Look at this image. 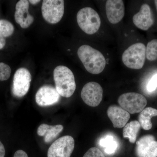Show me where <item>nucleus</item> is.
I'll return each mask as SVG.
<instances>
[{"mask_svg":"<svg viewBox=\"0 0 157 157\" xmlns=\"http://www.w3.org/2000/svg\"><path fill=\"white\" fill-rule=\"evenodd\" d=\"M77 54L89 73L98 74L104 70L106 66V59L99 51L89 45H84L78 48Z\"/></svg>","mask_w":157,"mask_h":157,"instance_id":"obj_1","label":"nucleus"},{"mask_svg":"<svg viewBox=\"0 0 157 157\" xmlns=\"http://www.w3.org/2000/svg\"><path fill=\"white\" fill-rule=\"evenodd\" d=\"M56 89L64 98L71 97L76 89L75 77L72 71L64 66H59L53 71Z\"/></svg>","mask_w":157,"mask_h":157,"instance_id":"obj_2","label":"nucleus"},{"mask_svg":"<svg viewBox=\"0 0 157 157\" xmlns=\"http://www.w3.org/2000/svg\"><path fill=\"white\" fill-rule=\"evenodd\" d=\"M146 57V47L142 43L129 46L123 53L122 59L127 67L140 70L143 67Z\"/></svg>","mask_w":157,"mask_h":157,"instance_id":"obj_3","label":"nucleus"},{"mask_svg":"<svg viewBox=\"0 0 157 157\" xmlns=\"http://www.w3.org/2000/svg\"><path fill=\"white\" fill-rule=\"evenodd\" d=\"M76 19L80 28L88 35L95 33L101 27L100 16L95 10L90 7L80 9L76 15Z\"/></svg>","mask_w":157,"mask_h":157,"instance_id":"obj_4","label":"nucleus"},{"mask_svg":"<svg viewBox=\"0 0 157 157\" xmlns=\"http://www.w3.org/2000/svg\"><path fill=\"white\" fill-rule=\"evenodd\" d=\"M118 103L129 113L135 114L142 111L146 107L147 101L142 95L137 93H125L120 96Z\"/></svg>","mask_w":157,"mask_h":157,"instance_id":"obj_5","label":"nucleus"},{"mask_svg":"<svg viewBox=\"0 0 157 157\" xmlns=\"http://www.w3.org/2000/svg\"><path fill=\"white\" fill-rule=\"evenodd\" d=\"M42 13L44 19L51 24L60 21L64 13V1L63 0H44Z\"/></svg>","mask_w":157,"mask_h":157,"instance_id":"obj_6","label":"nucleus"},{"mask_svg":"<svg viewBox=\"0 0 157 157\" xmlns=\"http://www.w3.org/2000/svg\"><path fill=\"white\" fill-rule=\"evenodd\" d=\"M75 141L70 135H66L55 141L48 148V157H70L74 150Z\"/></svg>","mask_w":157,"mask_h":157,"instance_id":"obj_7","label":"nucleus"},{"mask_svg":"<svg viewBox=\"0 0 157 157\" xmlns=\"http://www.w3.org/2000/svg\"><path fill=\"white\" fill-rule=\"evenodd\" d=\"M32 76L25 68H21L16 71L13 78L12 93L15 97L22 98L28 92L30 87Z\"/></svg>","mask_w":157,"mask_h":157,"instance_id":"obj_8","label":"nucleus"},{"mask_svg":"<svg viewBox=\"0 0 157 157\" xmlns=\"http://www.w3.org/2000/svg\"><path fill=\"white\" fill-rule=\"evenodd\" d=\"M103 90L100 84L91 82L85 85L81 92L82 101L88 106L96 107L103 99Z\"/></svg>","mask_w":157,"mask_h":157,"instance_id":"obj_9","label":"nucleus"},{"mask_svg":"<svg viewBox=\"0 0 157 157\" xmlns=\"http://www.w3.org/2000/svg\"><path fill=\"white\" fill-rule=\"evenodd\" d=\"M135 152L137 157H157V141L153 135H146L136 142Z\"/></svg>","mask_w":157,"mask_h":157,"instance_id":"obj_10","label":"nucleus"},{"mask_svg":"<svg viewBox=\"0 0 157 157\" xmlns=\"http://www.w3.org/2000/svg\"><path fill=\"white\" fill-rule=\"evenodd\" d=\"M60 95L56 90L51 86L45 85L40 88L36 95L37 104L41 107H47L57 104Z\"/></svg>","mask_w":157,"mask_h":157,"instance_id":"obj_11","label":"nucleus"},{"mask_svg":"<svg viewBox=\"0 0 157 157\" xmlns=\"http://www.w3.org/2000/svg\"><path fill=\"white\" fill-rule=\"evenodd\" d=\"M105 8L107 19L113 24L120 22L124 16V4L122 0H108Z\"/></svg>","mask_w":157,"mask_h":157,"instance_id":"obj_12","label":"nucleus"},{"mask_svg":"<svg viewBox=\"0 0 157 157\" xmlns=\"http://www.w3.org/2000/svg\"><path fill=\"white\" fill-rule=\"evenodd\" d=\"M29 1L27 0H20L16 5L14 18L22 29L29 28L34 21V17L29 13Z\"/></svg>","mask_w":157,"mask_h":157,"instance_id":"obj_13","label":"nucleus"},{"mask_svg":"<svg viewBox=\"0 0 157 157\" xmlns=\"http://www.w3.org/2000/svg\"><path fill=\"white\" fill-rule=\"evenodd\" d=\"M133 21L138 29L147 31L154 23V19L150 7L147 4H144L138 13L133 17Z\"/></svg>","mask_w":157,"mask_h":157,"instance_id":"obj_14","label":"nucleus"},{"mask_svg":"<svg viewBox=\"0 0 157 157\" xmlns=\"http://www.w3.org/2000/svg\"><path fill=\"white\" fill-rule=\"evenodd\" d=\"M107 114L115 128H124L130 118L129 113L117 105L109 106L107 109Z\"/></svg>","mask_w":157,"mask_h":157,"instance_id":"obj_15","label":"nucleus"},{"mask_svg":"<svg viewBox=\"0 0 157 157\" xmlns=\"http://www.w3.org/2000/svg\"><path fill=\"white\" fill-rule=\"evenodd\" d=\"M63 129L62 125L51 126L47 124L40 125L37 130V134L40 136L44 137L45 143H50L56 138Z\"/></svg>","mask_w":157,"mask_h":157,"instance_id":"obj_16","label":"nucleus"},{"mask_svg":"<svg viewBox=\"0 0 157 157\" xmlns=\"http://www.w3.org/2000/svg\"><path fill=\"white\" fill-rule=\"evenodd\" d=\"M157 116V109L151 107L144 108L138 116V121L140 127L145 130H150L152 127L151 118Z\"/></svg>","mask_w":157,"mask_h":157,"instance_id":"obj_17","label":"nucleus"},{"mask_svg":"<svg viewBox=\"0 0 157 157\" xmlns=\"http://www.w3.org/2000/svg\"><path fill=\"white\" fill-rule=\"evenodd\" d=\"M140 125L137 121H132L127 124L124 127L123 136L124 138H128L129 141L132 143H135L138 133L140 131Z\"/></svg>","mask_w":157,"mask_h":157,"instance_id":"obj_18","label":"nucleus"},{"mask_svg":"<svg viewBox=\"0 0 157 157\" xmlns=\"http://www.w3.org/2000/svg\"><path fill=\"white\" fill-rule=\"evenodd\" d=\"M100 146L104 149L107 154L112 155L118 147V143L113 136L110 135H105L101 138L99 141Z\"/></svg>","mask_w":157,"mask_h":157,"instance_id":"obj_19","label":"nucleus"},{"mask_svg":"<svg viewBox=\"0 0 157 157\" xmlns=\"http://www.w3.org/2000/svg\"><path fill=\"white\" fill-rule=\"evenodd\" d=\"M14 32V27L11 23L6 20H0V49L6 45V38L11 36Z\"/></svg>","mask_w":157,"mask_h":157,"instance_id":"obj_20","label":"nucleus"},{"mask_svg":"<svg viewBox=\"0 0 157 157\" xmlns=\"http://www.w3.org/2000/svg\"><path fill=\"white\" fill-rule=\"evenodd\" d=\"M146 58L151 61L157 60V39L148 42L146 47Z\"/></svg>","mask_w":157,"mask_h":157,"instance_id":"obj_21","label":"nucleus"},{"mask_svg":"<svg viewBox=\"0 0 157 157\" xmlns=\"http://www.w3.org/2000/svg\"><path fill=\"white\" fill-rule=\"evenodd\" d=\"M11 69L9 65L0 63V81L8 80L11 74Z\"/></svg>","mask_w":157,"mask_h":157,"instance_id":"obj_22","label":"nucleus"},{"mask_svg":"<svg viewBox=\"0 0 157 157\" xmlns=\"http://www.w3.org/2000/svg\"><path fill=\"white\" fill-rule=\"evenodd\" d=\"M83 157H105L100 149L93 147L89 149L85 154Z\"/></svg>","mask_w":157,"mask_h":157,"instance_id":"obj_23","label":"nucleus"},{"mask_svg":"<svg viewBox=\"0 0 157 157\" xmlns=\"http://www.w3.org/2000/svg\"><path fill=\"white\" fill-rule=\"evenodd\" d=\"M157 88V73L154 75L148 82L147 89L149 92L154 91Z\"/></svg>","mask_w":157,"mask_h":157,"instance_id":"obj_24","label":"nucleus"},{"mask_svg":"<svg viewBox=\"0 0 157 157\" xmlns=\"http://www.w3.org/2000/svg\"><path fill=\"white\" fill-rule=\"evenodd\" d=\"M13 157H28V156L25 151L19 150L15 152Z\"/></svg>","mask_w":157,"mask_h":157,"instance_id":"obj_25","label":"nucleus"},{"mask_svg":"<svg viewBox=\"0 0 157 157\" xmlns=\"http://www.w3.org/2000/svg\"><path fill=\"white\" fill-rule=\"evenodd\" d=\"M6 150L2 143L0 141V157H5Z\"/></svg>","mask_w":157,"mask_h":157,"instance_id":"obj_26","label":"nucleus"},{"mask_svg":"<svg viewBox=\"0 0 157 157\" xmlns=\"http://www.w3.org/2000/svg\"><path fill=\"white\" fill-rule=\"evenodd\" d=\"M41 2V1H38V0H30V1H29V2H30L32 4V5H36V4H38L40 2Z\"/></svg>","mask_w":157,"mask_h":157,"instance_id":"obj_27","label":"nucleus"},{"mask_svg":"<svg viewBox=\"0 0 157 157\" xmlns=\"http://www.w3.org/2000/svg\"><path fill=\"white\" fill-rule=\"evenodd\" d=\"M155 5L156 8L157 10V0H155Z\"/></svg>","mask_w":157,"mask_h":157,"instance_id":"obj_28","label":"nucleus"}]
</instances>
